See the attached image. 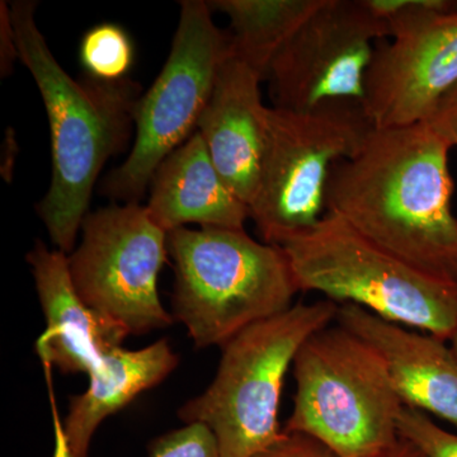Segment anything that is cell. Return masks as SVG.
Returning a JSON list of instances; mask_svg holds the SVG:
<instances>
[{
	"label": "cell",
	"instance_id": "9a60e30c",
	"mask_svg": "<svg viewBox=\"0 0 457 457\" xmlns=\"http://www.w3.org/2000/svg\"><path fill=\"white\" fill-rule=\"evenodd\" d=\"M145 209L167 234L186 224L243 230L249 219L248 206L222 180L198 131L159 165Z\"/></svg>",
	"mask_w": 457,
	"mask_h": 457
},
{
	"label": "cell",
	"instance_id": "2e32d148",
	"mask_svg": "<svg viewBox=\"0 0 457 457\" xmlns=\"http://www.w3.org/2000/svg\"><path fill=\"white\" fill-rule=\"evenodd\" d=\"M179 362L165 339L141 350L117 347L108 352L101 365L90 372L87 392L71 398L64 428L68 456H88L90 440L99 425L163 381Z\"/></svg>",
	"mask_w": 457,
	"mask_h": 457
},
{
	"label": "cell",
	"instance_id": "7c38bea8",
	"mask_svg": "<svg viewBox=\"0 0 457 457\" xmlns=\"http://www.w3.org/2000/svg\"><path fill=\"white\" fill-rule=\"evenodd\" d=\"M336 321L378 351L404 407L457 428V357L447 341L352 303L339 305Z\"/></svg>",
	"mask_w": 457,
	"mask_h": 457
},
{
	"label": "cell",
	"instance_id": "5b68a950",
	"mask_svg": "<svg viewBox=\"0 0 457 457\" xmlns=\"http://www.w3.org/2000/svg\"><path fill=\"white\" fill-rule=\"evenodd\" d=\"M294 409L286 433H303L338 457H378L400 440L403 405L384 360L338 323L297 352Z\"/></svg>",
	"mask_w": 457,
	"mask_h": 457
},
{
	"label": "cell",
	"instance_id": "52a82bcc",
	"mask_svg": "<svg viewBox=\"0 0 457 457\" xmlns=\"http://www.w3.org/2000/svg\"><path fill=\"white\" fill-rule=\"evenodd\" d=\"M374 128L357 102L302 112L269 108L260 179L248 207L262 242L285 245L321 220L333 168L356 154Z\"/></svg>",
	"mask_w": 457,
	"mask_h": 457
},
{
	"label": "cell",
	"instance_id": "3957f363",
	"mask_svg": "<svg viewBox=\"0 0 457 457\" xmlns=\"http://www.w3.org/2000/svg\"><path fill=\"white\" fill-rule=\"evenodd\" d=\"M167 248L176 270L174 317L198 348L222 345L287 311L300 291L284 249L257 242L245 228H176Z\"/></svg>",
	"mask_w": 457,
	"mask_h": 457
},
{
	"label": "cell",
	"instance_id": "5bb4252c",
	"mask_svg": "<svg viewBox=\"0 0 457 457\" xmlns=\"http://www.w3.org/2000/svg\"><path fill=\"white\" fill-rule=\"evenodd\" d=\"M27 261L47 321L37 345L41 353L62 374L89 375L130 333L80 299L65 253L37 242Z\"/></svg>",
	"mask_w": 457,
	"mask_h": 457
},
{
	"label": "cell",
	"instance_id": "e0dca14e",
	"mask_svg": "<svg viewBox=\"0 0 457 457\" xmlns=\"http://www.w3.org/2000/svg\"><path fill=\"white\" fill-rule=\"evenodd\" d=\"M209 3L230 20L231 55L266 80L282 47L320 7L323 0H215Z\"/></svg>",
	"mask_w": 457,
	"mask_h": 457
},
{
	"label": "cell",
	"instance_id": "277c9868",
	"mask_svg": "<svg viewBox=\"0 0 457 457\" xmlns=\"http://www.w3.org/2000/svg\"><path fill=\"white\" fill-rule=\"evenodd\" d=\"M338 309L328 299L297 303L240 330L221 345L212 384L179 409L180 420L206 426L221 457H255L270 449L284 436L278 411L286 374L303 343L337 320Z\"/></svg>",
	"mask_w": 457,
	"mask_h": 457
},
{
	"label": "cell",
	"instance_id": "8fae6325",
	"mask_svg": "<svg viewBox=\"0 0 457 457\" xmlns=\"http://www.w3.org/2000/svg\"><path fill=\"white\" fill-rule=\"evenodd\" d=\"M457 84V16L378 42L363 110L375 128L425 122Z\"/></svg>",
	"mask_w": 457,
	"mask_h": 457
},
{
	"label": "cell",
	"instance_id": "44dd1931",
	"mask_svg": "<svg viewBox=\"0 0 457 457\" xmlns=\"http://www.w3.org/2000/svg\"><path fill=\"white\" fill-rule=\"evenodd\" d=\"M147 457H221L212 432L201 423H191L159 437Z\"/></svg>",
	"mask_w": 457,
	"mask_h": 457
},
{
	"label": "cell",
	"instance_id": "30bf717a",
	"mask_svg": "<svg viewBox=\"0 0 457 457\" xmlns=\"http://www.w3.org/2000/svg\"><path fill=\"white\" fill-rule=\"evenodd\" d=\"M390 37L386 22L365 0H323L270 66L273 107L309 111L366 97L376 46Z\"/></svg>",
	"mask_w": 457,
	"mask_h": 457
},
{
	"label": "cell",
	"instance_id": "484cf974",
	"mask_svg": "<svg viewBox=\"0 0 457 457\" xmlns=\"http://www.w3.org/2000/svg\"><path fill=\"white\" fill-rule=\"evenodd\" d=\"M450 342L451 348H453V353H455V356L457 357V328L455 332H453V337H451Z\"/></svg>",
	"mask_w": 457,
	"mask_h": 457
},
{
	"label": "cell",
	"instance_id": "d4e9b609",
	"mask_svg": "<svg viewBox=\"0 0 457 457\" xmlns=\"http://www.w3.org/2000/svg\"><path fill=\"white\" fill-rule=\"evenodd\" d=\"M378 457H425L423 453H420V451L413 446V445L409 444L408 441L403 440L400 438L398 444L395 446L392 447L389 451L383 453V455Z\"/></svg>",
	"mask_w": 457,
	"mask_h": 457
},
{
	"label": "cell",
	"instance_id": "7a4b0ae2",
	"mask_svg": "<svg viewBox=\"0 0 457 457\" xmlns=\"http://www.w3.org/2000/svg\"><path fill=\"white\" fill-rule=\"evenodd\" d=\"M35 13L31 0L12 3L18 56L37 84L50 123L53 179L37 210L51 242L66 254L88 215L99 173L131 137L141 88L128 78L74 80L51 53Z\"/></svg>",
	"mask_w": 457,
	"mask_h": 457
},
{
	"label": "cell",
	"instance_id": "ac0fdd59",
	"mask_svg": "<svg viewBox=\"0 0 457 457\" xmlns=\"http://www.w3.org/2000/svg\"><path fill=\"white\" fill-rule=\"evenodd\" d=\"M80 62L88 77L101 82H119L134 62V47L122 27L104 23L93 27L80 44Z\"/></svg>",
	"mask_w": 457,
	"mask_h": 457
},
{
	"label": "cell",
	"instance_id": "9c48e42d",
	"mask_svg": "<svg viewBox=\"0 0 457 457\" xmlns=\"http://www.w3.org/2000/svg\"><path fill=\"white\" fill-rule=\"evenodd\" d=\"M82 242L68 257L71 281L93 311L121 324L130 335L170 326L158 295L167 258V236L137 204L88 213Z\"/></svg>",
	"mask_w": 457,
	"mask_h": 457
},
{
	"label": "cell",
	"instance_id": "ffe728a7",
	"mask_svg": "<svg viewBox=\"0 0 457 457\" xmlns=\"http://www.w3.org/2000/svg\"><path fill=\"white\" fill-rule=\"evenodd\" d=\"M398 429L400 438L425 457H457V435L442 428L423 411L403 407Z\"/></svg>",
	"mask_w": 457,
	"mask_h": 457
},
{
	"label": "cell",
	"instance_id": "d6986e66",
	"mask_svg": "<svg viewBox=\"0 0 457 457\" xmlns=\"http://www.w3.org/2000/svg\"><path fill=\"white\" fill-rule=\"evenodd\" d=\"M365 3L376 16L386 22L392 38L457 16V0H365Z\"/></svg>",
	"mask_w": 457,
	"mask_h": 457
},
{
	"label": "cell",
	"instance_id": "8992f818",
	"mask_svg": "<svg viewBox=\"0 0 457 457\" xmlns=\"http://www.w3.org/2000/svg\"><path fill=\"white\" fill-rule=\"evenodd\" d=\"M300 291H317L450 341L457 328V284L420 272L378 248L335 212L281 246Z\"/></svg>",
	"mask_w": 457,
	"mask_h": 457
},
{
	"label": "cell",
	"instance_id": "603a6c76",
	"mask_svg": "<svg viewBox=\"0 0 457 457\" xmlns=\"http://www.w3.org/2000/svg\"><path fill=\"white\" fill-rule=\"evenodd\" d=\"M255 457H338L320 442L303 433H286L281 440Z\"/></svg>",
	"mask_w": 457,
	"mask_h": 457
},
{
	"label": "cell",
	"instance_id": "ba28073f",
	"mask_svg": "<svg viewBox=\"0 0 457 457\" xmlns=\"http://www.w3.org/2000/svg\"><path fill=\"white\" fill-rule=\"evenodd\" d=\"M228 55L230 36L213 22L209 3L180 2L170 56L137 102L134 145L128 159L102 183L106 196L137 204L162 162L194 135Z\"/></svg>",
	"mask_w": 457,
	"mask_h": 457
},
{
	"label": "cell",
	"instance_id": "4fadbf2b",
	"mask_svg": "<svg viewBox=\"0 0 457 457\" xmlns=\"http://www.w3.org/2000/svg\"><path fill=\"white\" fill-rule=\"evenodd\" d=\"M261 82L260 75L230 50L196 130L222 180L248 207L257 191L269 120Z\"/></svg>",
	"mask_w": 457,
	"mask_h": 457
},
{
	"label": "cell",
	"instance_id": "6da1fadb",
	"mask_svg": "<svg viewBox=\"0 0 457 457\" xmlns=\"http://www.w3.org/2000/svg\"><path fill=\"white\" fill-rule=\"evenodd\" d=\"M451 147L425 122L374 128L327 187V212L411 267L457 284Z\"/></svg>",
	"mask_w": 457,
	"mask_h": 457
},
{
	"label": "cell",
	"instance_id": "cb8c5ba5",
	"mask_svg": "<svg viewBox=\"0 0 457 457\" xmlns=\"http://www.w3.org/2000/svg\"><path fill=\"white\" fill-rule=\"evenodd\" d=\"M0 29H2V75H7L12 65L18 56L16 38H14L13 26L11 20V7L7 3L2 2L0 5Z\"/></svg>",
	"mask_w": 457,
	"mask_h": 457
},
{
	"label": "cell",
	"instance_id": "7402d4cb",
	"mask_svg": "<svg viewBox=\"0 0 457 457\" xmlns=\"http://www.w3.org/2000/svg\"><path fill=\"white\" fill-rule=\"evenodd\" d=\"M425 123L451 149L457 147V84L442 96Z\"/></svg>",
	"mask_w": 457,
	"mask_h": 457
}]
</instances>
